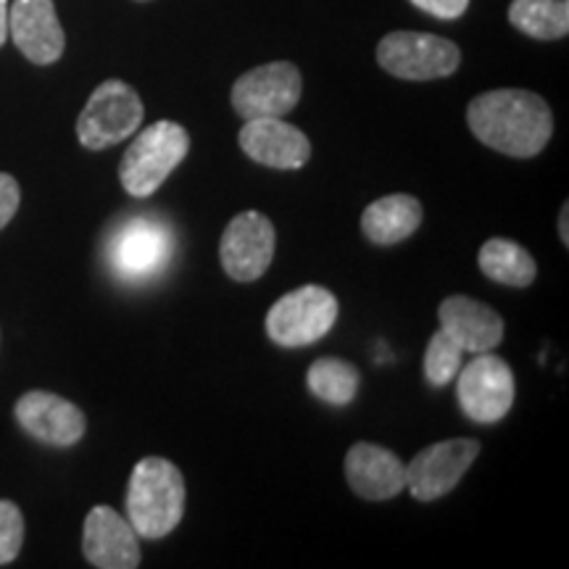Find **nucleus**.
I'll return each instance as SVG.
<instances>
[{
	"label": "nucleus",
	"instance_id": "3",
	"mask_svg": "<svg viewBox=\"0 0 569 569\" xmlns=\"http://www.w3.org/2000/svg\"><path fill=\"white\" fill-rule=\"evenodd\" d=\"M190 151V134L172 119L146 127L119 163V180L132 198H151Z\"/></svg>",
	"mask_w": 569,
	"mask_h": 569
},
{
	"label": "nucleus",
	"instance_id": "20",
	"mask_svg": "<svg viewBox=\"0 0 569 569\" xmlns=\"http://www.w3.org/2000/svg\"><path fill=\"white\" fill-rule=\"evenodd\" d=\"M509 21L532 40H561L569 34L567 0H511Z\"/></svg>",
	"mask_w": 569,
	"mask_h": 569
},
{
	"label": "nucleus",
	"instance_id": "7",
	"mask_svg": "<svg viewBox=\"0 0 569 569\" xmlns=\"http://www.w3.org/2000/svg\"><path fill=\"white\" fill-rule=\"evenodd\" d=\"M457 398L467 419L478 425H496L515 407V372L501 356L475 353L465 369H459Z\"/></svg>",
	"mask_w": 569,
	"mask_h": 569
},
{
	"label": "nucleus",
	"instance_id": "21",
	"mask_svg": "<svg viewBox=\"0 0 569 569\" xmlns=\"http://www.w3.org/2000/svg\"><path fill=\"white\" fill-rule=\"evenodd\" d=\"M306 386L330 407H348L361 388V372L336 356L317 359L306 372Z\"/></svg>",
	"mask_w": 569,
	"mask_h": 569
},
{
	"label": "nucleus",
	"instance_id": "17",
	"mask_svg": "<svg viewBox=\"0 0 569 569\" xmlns=\"http://www.w3.org/2000/svg\"><path fill=\"white\" fill-rule=\"evenodd\" d=\"M440 330L459 343L461 351L486 353L503 340V319L488 303L469 296H448L438 306Z\"/></svg>",
	"mask_w": 569,
	"mask_h": 569
},
{
	"label": "nucleus",
	"instance_id": "14",
	"mask_svg": "<svg viewBox=\"0 0 569 569\" xmlns=\"http://www.w3.org/2000/svg\"><path fill=\"white\" fill-rule=\"evenodd\" d=\"M172 256V234L156 219H130L111 243L113 272L124 280H146Z\"/></svg>",
	"mask_w": 569,
	"mask_h": 569
},
{
	"label": "nucleus",
	"instance_id": "13",
	"mask_svg": "<svg viewBox=\"0 0 569 569\" xmlns=\"http://www.w3.org/2000/svg\"><path fill=\"white\" fill-rule=\"evenodd\" d=\"M238 142L248 159L261 167L282 169V172L301 169L311 159L309 138L298 127L284 122L282 117L246 119Z\"/></svg>",
	"mask_w": 569,
	"mask_h": 569
},
{
	"label": "nucleus",
	"instance_id": "6",
	"mask_svg": "<svg viewBox=\"0 0 569 569\" xmlns=\"http://www.w3.org/2000/svg\"><path fill=\"white\" fill-rule=\"evenodd\" d=\"M138 90L122 80H106L92 90L88 106L77 119V138L88 151H106L132 138L142 124Z\"/></svg>",
	"mask_w": 569,
	"mask_h": 569
},
{
	"label": "nucleus",
	"instance_id": "11",
	"mask_svg": "<svg viewBox=\"0 0 569 569\" xmlns=\"http://www.w3.org/2000/svg\"><path fill=\"white\" fill-rule=\"evenodd\" d=\"M13 415L27 436L53 448L77 446L88 432V419L82 409L48 390H30L21 396Z\"/></svg>",
	"mask_w": 569,
	"mask_h": 569
},
{
	"label": "nucleus",
	"instance_id": "22",
	"mask_svg": "<svg viewBox=\"0 0 569 569\" xmlns=\"http://www.w3.org/2000/svg\"><path fill=\"white\" fill-rule=\"evenodd\" d=\"M461 356H465V351H461L457 340L448 338L443 330L432 332L425 351V380L430 382L432 388L451 386L453 377H457L461 369Z\"/></svg>",
	"mask_w": 569,
	"mask_h": 569
},
{
	"label": "nucleus",
	"instance_id": "12",
	"mask_svg": "<svg viewBox=\"0 0 569 569\" xmlns=\"http://www.w3.org/2000/svg\"><path fill=\"white\" fill-rule=\"evenodd\" d=\"M9 34L19 53L38 67H51L67 48L53 0H13L9 6Z\"/></svg>",
	"mask_w": 569,
	"mask_h": 569
},
{
	"label": "nucleus",
	"instance_id": "25",
	"mask_svg": "<svg viewBox=\"0 0 569 569\" xmlns=\"http://www.w3.org/2000/svg\"><path fill=\"white\" fill-rule=\"evenodd\" d=\"M411 6H417L419 11L430 13V17L443 19V21H453L459 17H465L469 9V0H409Z\"/></svg>",
	"mask_w": 569,
	"mask_h": 569
},
{
	"label": "nucleus",
	"instance_id": "2",
	"mask_svg": "<svg viewBox=\"0 0 569 569\" xmlns=\"http://www.w3.org/2000/svg\"><path fill=\"white\" fill-rule=\"evenodd\" d=\"M184 515V478L174 461L146 457L134 465L127 488V519L138 538H167Z\"/></svg>",
	"mask_w": 569,
	"mask_h": 569
},
{
	"label": "nucleus",
	"instance_id": "15",
	"mask_svg": "<svg viewBox=\"0 0 569 569\" xmlns=\"http://www.w3.org/2000/svg\"><path fill=\"white\" fill-rule=\"evenodd\" d=\"M82 551L84 559L98 569L140 567L138 532L130 519L119 517L111 507H96L84 517Z\"/></svg>",
	"mask_w": 569,
	"mask_h": 569
},
{
	"label": "nucleus",
	"instance_id": "4",
	"mask_svg": "<svg viewBox=\"0 0 569 569\" xmlns=\"http://www.w3.org/2000/svg\"><path fill=\"white\" fill-rule=\"evenodd\" d=\"M340 303L322 284H301L274 301L267 315V336L282 348H306L322 340L338 322Z\"/></svg>",
	"mask_w": 569,
	"mask_h": 569
},
{
	"label": "nucleus",
	"instance_id": "5",
	"mask_svg": "<svg viewBox=\"0 0 569 569\" xmlns=\"http://www.w3.org/2000/svg\"><path fill=\"white\" fill-rule=\"evenodd\" d=\"M377 63L390 77L407 82H430L451 77L461 63L457 42L430 32H388L377 46Z\"/></svg>",
	"mask_w": 569,
	"mask_h": 569
},
{
	"label": "nucleus",
	"instance_id": "9",
	"mask_svg": "<svg viewBox=\"0 0 569 569\" xmlns=\"http://www.w3.org/2000/svg\"><path fill=\"white\" fill-rule=\"evenodd\" d=\"M478 453L480 443L475 438L440 440L422 448L407 467V490L417 501H438L459 486Z\"/></svg>",
	"mask_w": 569,
	"mask_h": 569
},
{
	"label": "nucleus",
	"instance_id": "18",
	"mask_svg": "<svg viewBox=\"0 0 569 569\" xmlns=\"http://www.w3.org/2000/svg\"><path fill=\"white\" fill-rule=\"evenodd\" d=\"M422 217V203L415 196L396 193L377 198L361 213V232L375 246H396L419 230Z\"/></svg>",
	"mask_w": 569,
	"mask_h": 569
},
{
	"label": "nucleus",
	"instance_id": "26",
	"mask_svg": "<svg viewBox=\"0 0 569 569\" xmlns=\"http://www.w3.org/2000/svg\"><path fill=\"white\" fill-rule=\"evenodd\" d=\"M9 40V0H0V48Z\"/></svg>",
	"mask_w": 569,
	"mask_h": 569
},
{
	"label": "nucleus",
	"instance_id": "16",
	"mask_svg": "<svg viewBox=\"0 0 569 569\" xmlns=\"http://www.w3.org/2000/svg\"><path fill=\"white\" fill-rule=\"evenodd\" d=\"M346 482L365 501H390L407 490V465L388 448L356 443L346 453Z\"/></svg>",
	"mask_w": 569,
	"mask_h": 569
},
{
	"label": "nucleus",
	"instance_id": "8",
	"mask_svg": "<svg viewBox=\"0 0 569 569\" xmlns=\"http://www.w3.org/2000/svg\"><path fill=\"white\" fill-rule=\"evenodd\" d=\"M303 77L290 61H272L248 69L232 84V109L240 119L284 117L301 101Z\"/></svg>",
	"mask_w": 569,
	"mask_h": 569
},
{
	"label": "nucleus",
	"instance_id": "10",
	"mask_svg": "<svg viewBox=\"0 0 569 569\" xmlns=\"http://www.w3.org/2000/svg\"><path fill=\"white\" fill-rule=\"evenodd\" d=\"M277 246L274 224L264 213L243 211L227 224L219 240V261L234 282H256L272 264Z\"/></svg>",
	"mask_w": 569,
	"mask_h": 569
},
{
	"label": "nucleus",
	"instance_id": "28",
	"mask_svg": "<svg viewBox=\"0 0 569 569\" xmlns=\"http://www.w3.org/2000/svg\"><path fill=\"white\" fill-rule=\"evenodd\" d=\"M138 3H146V0H138Z\"/></svg>",
	"mask_w": 569,
	"mask_h": 569
},
{
	"label": "nucleus",
	"instance_id": "19",
	"mask_svg": "<svg viewBox=\"0 0 569 569\" xmlns=\"http://www.w3.org/2000/svg\"><path fill=\"white\" fill-rule=\"evenodd\" d=\"M478 264L488 280L509 284V288H530L538 277V264L528 248L507 238H490L480 248Z\"/></svg>",
	"mask_w": 569,
	"mask_h": 569
},
{
	"label": "nucleus",
	"instance_id": "23",
	"mask_svg": "<svg viewBox=\"0 0 569 569\" xmlns=\"http://www.w3.org/2000/svg\"><path fill=\"white\" fill-rule=\"evenodd\" d=\"M24 543V515L13 501L0 498V567L11 565Z\"/></svg>",
	"mask_w": 569,
	"mask_h": 569
},
{
	"label": "nucleus",
	"instance_id": "1",
	"mask_svg": "<svg viewBox=\"0 0 569 569\" xmlns=\"http://www.w3.org/2000/svg\"><path fill=\"white\" fill-rule=\"evenodd\" d=\"M467 124L482 146L509 159H532L549 146L553 113L538 92L503 88L475 96L467 106Z\"/></svg>",
	"mask_w": 569,
	"mask_h": 569
},
{
	"label": "nucleus",
	"instance_id": "27",
	"mask_svg": "<svg viewBox=\"0 0 569 569\" xmlns=\"http://www.w3.org/2000/svg\"><path fill=\"white\" fill-rule=\"evenodd\" d=\"M569 203L561 206V213H559V234H561V243L569 246Z\"/></svg>",
	"mask_w": 569,
	"mask_h": 569
},
{
	"label": "nucleus",
	"instance_id": "24",
	"mask_svg": "<svg viewBox=\"0 0 569 569\" xmlns=\"http://www.w3.org/2000/svg\"><path fill=\"white\" fill-rule=\"evenodd\" d=\"M21 203L19 182L11 174L0 172V230H6L13 217H17Z\"/></svg>",
	"mask_w": 569,
	"mask_h": 569
}]
</instances>
